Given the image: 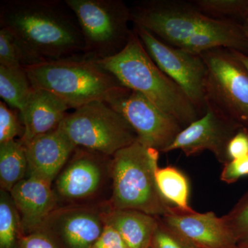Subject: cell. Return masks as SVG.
I'll list each match as a JSON object with an SVG mask.
<instances>
[{
	"label": "cell",
	"mask_w": 248,
	"mask_h": 248,
	"mask_svg": "<svg viewBox=\"0 0 248 248\" xmlns=\"http://www.w3.org/2000/svg\"><path fill=\"white\" fill-rule=\"evenodd\" d=\"M0 28L11 32L24 67L84 55L76 15L65 0H4Z\"/></svg>",
	"instance_id": "obj_1"
},
{
	"label": "cell",
	"mask_w": 248,
	"mask_h": 248,
	"mask_svg": "<svg viewBox=\"0 0 248 248\" xmlns=\"http://www.w3.org/2000/svg\"><path fill=\"white\" fill-rule=\"evenodd\" d=\"M24 68L32 87L53 93L71 108L95 101L110 104L131 92L97 60L84 55Z\"/></svg>",
	"instance_id": "obj_2"
},
{
	"label": "cell",
	"mask_w": 248,
	"mask_h": 248,
	"mask_svg": "<svg viewBox=\"0 0 248 248\" xmlns=\"http://www.w3.org/2000/svg\"><path fill=\"white\" fill-rule=\"evenodd\" d=\"M98 62L127 89L175 117L184 128L202 117L184 91L153 61L133 29L120 53Z\"/></svg>",
	"instance_id": "obj_3"
},
{
	"label": "cell",
	"mask_w": 248,
	"mask_h": 248,
	"mask_svg": "<svg viewBox=\"0 0 248 248\" xmlns=\"http://www.w3.org/2000/svg\"><path fill=\"white\" fill-rule=\"evenodd\" d=\"M159 152L138 140L112 156L111 208L135 210L161 218L174 208L166 202L156 185Z\"/></svg>",
	"instance_id": "obj_4"
},
{
	"label": "cell",
	"mask_w": 248,
	"mask_h": 248,
	"mask_svg": "<svg viewBox=\"0 0 248 248\" xmlns=\"http://www.w3.org/2000/svg\"><path fill=\"white\" fill-rule=\"evenodd\" d=\"M82 33L84 55L99 60L115 56L128 44L131 10L122 0H65Z\"/></svg>",
	"instance_id": "obj_5"
},
{
	"label": "cell",
	"mask_w": 248,
	"mask_h": 248,
	"mask_svg": "<svg viewBox=\"0 0 248 248\" xmlns=\"http://www.w3.org/2000/svg\"><path fill=\"white\" fill-rule=\"evenodd\" d=\"M58 128L77 147L109 156L138 140L128 121L103 101L75 109L66 116Z\"/></svg>",
	"instance_id": "obj_6"
},
{
	"label": "cell",
	"mask_w": 248,
	"mask_h": 248,
	"mask_svg": "<svg viewBox=\"0 0 248 248\" xmlns=\"http://www.w3.org/2000/svg\"><path fill=\"white\" fill-rule=\"evenodd\" d=\"M130 10L133 25L143 28L174 47L224 22V19H215L203 14L193 2L182 1H141L135 3Z\"/></svg>",
	"instance_id": "obj_7"
},
{
	"label": "cell",
	"mask_w": 248,
	"mask_h": 248,
	"mask_svg": "<svg viewBox=\"0 0 248 248\" xmlns=\"http://www.w3.org/2000/svg\"><path fill=\"white\" fill-rule=\"evenodd\" d=\"M207 68L206 102L248 130V71L229 49L201 54Z\"/></svg>",
	"instance_id": "obj_8"
},
{
	"label": "cell",
	"mask_w": 248,
	"mask_h": 248,
	"mask_svg": "<svg viewBox=\"0 0 248 248\" xmlns=\"http://www.w3.org/2000/svg\"><path fill=\"white\" fill-rule=\"evenodd\" d=\"M112 156L76 147L53 184L59 205H99L112 186Z\"/></svg>",
	"instance_id": "obj_9"
},
{
	"label": "cell",
	"mask_w": 248,
	"mask_h": 248,
	"mask_svg": "<svg viewBox=\"0 0 248 248\" xmlns=\"http://www.w3.org/2000/svg\"><path fill=\"white\" fill-rule=\"evenodd\" d=\"M133 29L155 63L184 91L203 115L206 110L207 74L203 58L165 43L143 28L134 25Z\"/></svg>",
	"instance_id": "obj_10"
},
{
	"label": "cell",
	"mask_w": 248,
	"mask_h": 248,
	"mask_svg": "<svg viewBox=\"0 0 248 248\" xmlns=\"http://www.w3.org/2000/svg\"><path fill=\"white\" fill-rule=\"evenodd\" d=\"M108 202L99 205H60L38 231L51 239L57 248H92L106 225Z\"/></svg>",
	"instance_id": "obj_11"
},
{
	"label": "cell",
	"mask_w": 248,
	"mask_h": 248,
	"mask_svg": "<svg viewBox=\"0 0 248 248\" xmlns=\"http://www.w3.org/2000/svg\"><path fill=\"white\" fill-rule=\"evenodd\" d=\"M110 105L128 121L141 144L159 153H165L184 129L175 117L135 91Z\"/></svg>",
	"instance_id": "obj_12"
},
{
	"label": "cell",
	"mask_w": 248,
	"mask_h": 248,
	"mask_svg": "<svg viewBox=\"0 0 248 248\" xmlns=\"http://www.w3.org/2000/svg\"><path fill=\"white\" fill-rule=\"evenodd\" d=\"M243 128L206 102V110L198 120L183 129L165 153L180 150L186 156L211 152L221 164L229 161L227 147L235 133Z\"/></svg>",
	"instance_id": "obj_13"
},
{
	"label": "cell",
	"mask_w": 248,
	"mask_h": 248,
	"mask_svg": "<svg viewBox=\"0 0 248 248\" xmlns=\"http://www.w3.org/2000/svg\"><path fill=\"white\" fill-rule=\"evenodd\" d=\"M166 226L198 248H236L237 240L224 217L214 212L200 213L171 208L159 218Z\"/></svg>",
	"instance_id": "obj_14"
},
{
	"label": "cell",
	"mask_w": 248,
	"mask_h": 248,
	"mask_svg": "<svg viewBox=\"0 0 248 248\" xmlns=\"http://www.w3.org/2000/svg\"><path fill=\"white\" fill-rule=\"evenodd\" d=\"M24 146L27 176L40 178L52 185L77 147L60 128L36 137Z\"/></svg>",
	"instance_id": "obj_15"
},
{
	"label": "cell",
	"mask_w": 248,
	"mask_h": 248,
	"mask_svg": "<svg viewBox=\"0 0 248 248\" xmlns=\"http://www.w3.org/2000/svg\"><path fill=\"white\" fill-rule=\"evenodd\" d=\"M19 216L23 234L35 232L54 210L60 206L53 185L27 175L10 192Z\"/></svg>",
	"instance_id": "obj_16"
},
{
	"label": "cell",
	"mask_w": 248,
	"mask_h": 248,
	"mask_svg": "<svg viewBox=\"0 0 248 248\" xmlns=\"http://www.w3.org/2000/svg\"><path fill=\"white\" fill-rule=\"evenodd\" d=\"M70 108L63 99L53 93L33 88L27 104L19 112L24 129L19 141L25 145L36 137L56 130Z\"/></svg>",
	"instance_id": "obj_17"
},
{
	"label": "cell",
	"mask_w": 248,
	"mask_h": 248,
	"mask_svg": "<svg viewBox=\"0 0 248 248\" xmlns=\"http://www.w3.org/2000/svg\"><path fill=\"white\" fill-rule=\"evenodd\" d=\"M106 223L120 233L130 248H150L159 224V218L135 210L109 207L105 213Z\"/></svg>",
	"instance_id": "obj_18"
},
{
	"label": "cell",
	"mask_w": 248,
	"mask_h": 248,
	"mask_svg": "<svg viewBox=\"0 0 248 248\" xmlns=\"http://www.w3.org/2000/svg\"><path fill=\"white\" fill-rule=\"evenodd\" d=\"M28 161L25 147L19 140L0 143V184L1 190L11 192L27 177Z\"/></svg>",
	"instance_id": "obj_19"
},
{
	"label": "cell",
	"mask_w": 248,
	"mask_h": 248,
	"mask_svg": "<svg viewBox=\"0 0 248 248\" xmlns=\"http://www.w3.org/2000/svg\"><path fill=\"white\" fill-rule=\"evenodd\" d=\"M155 179L158 190L167 203L183 211L192 210L188 203L189 181L180 170L170 166L159 167L155 173Z\"/></svg>",
	"instance_id": "obj_20"
},
{
	"label": "cell",
	"mask_w": 248,
	"mask_h": 248,
	"mask_svg": "<svg viewBox=\"0 0 248 248\" xmlns=\"http://www.w3.org/2000/svg\"><path fill=\"white\" fill-rule=\"evenodd\" d=\"M32 89L24 67L0 66V97L10 108L21 112Z\"/></svg>",
	"instance_id": "obj_21"
},
{
	"label": "cell",
	"mask_w": 248,
	"mask_h": 248,
	"mask_svg": "<svg viewBox=\"0 0 248 248\" xmlns=\"http://www.w3.org/2000/svg\"><path fill=\"white\" fill-rule=\"evenodd\" d=\"M23 234L20 216L11 194L0 192V248H19Z\"/></svg>",
	"instance_id": "obj_22"
},
{
	"label": "cell",
	"mask_w": 248,
	"mask_h": 248,
	"mask_svg": "<svg viewBox=\"0 0 248 248\" xmlns=\"http://www.w3.org/2000/svg\"><path fill=\"white\" fill-rule=\"evenodd\" d=\"M192 2L203 14L215 19L234 21L248 18V0H195Z\"/></svg>",
	"instance_id": "obj_23"
},
{
	"label": "cell",
	"mask_w": 248,
	"mask_h": 248,
	"mask_svg": "<svg viewBox=\"0 0 248 248\" xmlns=\"http://www.w3.org/2000/svg\"><path fill=\"white\" fill-rule=\"evenodd\" d=\"M223 217L236 236L238 247H248V191Z\"/></svg>",
	"instance_id": "obj_24"
},
{
	"label": "cell",
	"mask_w": 248,
	"mask_h": 248,
	"mask_svg": "<svg viewBox=\"0 0 248 248\" xmlns=\"http://www.w3.org/2000/svg\"><path fill=\"white\" fill-rule=\"evenodd\" d=\"M24 131L19 112L0 102V143L15 140L18 136L22 138Z\"/></svg>",
	"instance_id": "obj_25"
},
{
	"label": "cell",
	"mask_w": 248,
	"mask_h": 248,
	"mask_svg": "<svg viewBox=\"0 0 248 248\" xmlns=\"http://www.w3.org/2000/svg\"><path fill=\"white\" fill-rule=\"evenodd\" d=\"M152 248H198L182 235L164 224L159 218V224L152 239Z\"/></svg>",
	"instance_id": "obj_26"
},
{
	"label": "cell",
	"mask_w": 248,
	"mask_h": 248,
	"mask_svg": "<svg viewBox=\"0 0 248 248\" xmlns=\"http://www.w3.org/2000/svg\"><path fill=\"white\" fill-rule=\"evenodd\" d=\"M0 66L9 68L24 67L17 43L11 32L4 28H0Z\"/></svg>",
	"instance_id": "obj_27"
},
{
	"label": "cell",
	"mask_w": 248,
	"mask_h": 248,
	"mask_svg": "<svg viewBox=\"0 0 248 248\" xmlns=\"http://www.w3.org/2000/svg\"><path fill=\"white\" fill-rule=\"evenodd\" d=\"M246 176H248V155L223 165L220 179L221 182L231 184Z\"/></svg>",
	"instance_id": "obj_28"
},
{
	"label": "cell",
	"mask_w": 248,
	"mask_h": 248,
	"mask_svg": "<svg viewBox=\"0 0 248 248\" xmlns=\"http://www.w3.org/2000/svg\"><path fill=\"white\" fill-rule=\"evenodd\" d=\"M248 155V130L240 128L232 138L227 147V156L230 161Z\"/></svg>",
	"instance_id": "obj_29"
},
{
	"label": "cell",
	"mask_w": 248,
	"mask_h": 248,
	"mask_svg": "<svg viewBox=\"0 0 248 248\" xmlns=\"http://www.w3.org/2000/svg\"><path fill=\"white\" fill-rule=\"evenodd\" d=\"M92 248H130L120 233L108 223H106L104 231Z\"/></svg>",
	"instance_id": "obj_30"
},
{
	"label": "cell",
	"mask_w": 248,
	"mask_h": 248,
	"mask_svg": "<svg viewBox=\"0 0 248 248\" xmlns=\"http://www.w3.org/2000/svg\"><path fill=\"white\" fill-rule=\"evenodd\" d=\"M19 248H57L46 235L35 232L24 235L19 241Z\"/></svg>",
	"instance_id": "obj_31"
},
{
	"label": "cell",
	"mask_w": 248,
	"mask_h": 248,
	"mask_svg": "<svg viewBox=\"0 0 248 248\" xmlns=\"http://www.w3.org/2000/svg\"><path fill=\"white\" fill-rule=\"evenodd\" d=\"M230 50V49H229ZM232 52V53L234 55L235 58H237L244 65L245 67L247 68L248 71V55L241 53V52L237 51L235 50H230Z\"/></svg>",
	"instance_id": "obj_32"
},
{
	"label": "cell",
	"mask_w": 248,
	"mask_h": 248,
	"mask_svg": "<svg viewBox=\"0 0 248 248\" xmlns=\"http://www.w3.org/2000/svg\"><path fill=\"white\" fill-rule=\"evenodd\" d=\"M241 26H242L243 30L244 31L245 35L247 37L248 40V19L244 20V22L241 24Z\"/></svg>",
	"instance_id": "obj_33"
},
{
	"label": "cell",
	"mask_w": 248,
	"mask_h": 248,
	"mask_svg": "<svg viewBox=\"0 0 248 248\" xmlns=\"http://www.w3.org/2000/svg\"><path fill=\"white\" fill-rule=\"evenodd\" d=\"M236 248H248V247H237Z\"/></svg>",
	"instance_id": "obj_34"
},
{
	"label": "cell",
	"mask_w": 248,
	"mask_h": 248,
	"mask_svg": "<svg viewBox=\"0 0 248 248\" xmlns=\"http://www.w3.org/2000/svg\"><path fill=\"white\" fill-rule=\"evenodd\" d=\"M152 248L151 247V248Z\"/></svg>",
	"instance_id": "obj_35"
}]
</instances>
